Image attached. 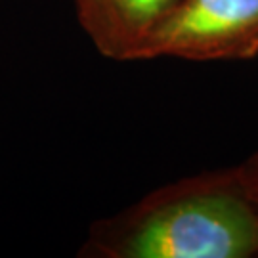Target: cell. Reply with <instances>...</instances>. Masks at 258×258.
<instances>
[{
    "label": "cell",
    "mask_w": 258,
    "mask_h": 258,
    "mask_svg": "<svg viewBox=\"0 0 258 258\" xmlns=\"http://www.w3.org/2000/svg\"><path fill=\"white\" fill-rule=\"evenodd\" d=\"M90 243L109 258L258 256V209L235 168L199 174L102 224Z\"/></svg>",
    "instance_id": "1"
},
{
    "label": "cell",
    "mask_w": 258,
    "mask_h": 258,
    "mask_svg": "<svg viewBox=\"0 0 258 258\" xmlns=\"http://www.w3.org/2000/svg\"><path fill=\"white\" fill-rule=\"evenodd\" d=\"M178 0H75L79 23L111 59H142L149 37Z\"/></svg>",
    "instance_id": "3"
},
{
    "label": "cell",
    "mask_w": 258,
    "mask_h": 258,
    "mask_svg": "<svg viewBox=\"0 0 258 258\" xmlns=\"http://www.w3.org/2000/svg\"><path fill=\"white\" fill-rule=\"evenodd\" d=\"M194 61L258 55V0H178L149 37L142 59Z\"/></svg>",
    "instance_id": "2"
},
{
    "label": "cell",
    "mask_w": 258,
    "mask_h": 258,
    "mask_svg": "<svg viewBox=\"0 0 258 258\" xmlns=\"http://www.w3.org/2000/svg\"><path fill=\"white\" fill-rule=\"evenodd\" d=\"M237 174H239L241 182L245 185L247 194L250 195L252 203L256 205L258 209V151L254 155H250L245 163H241L239 166H235Z\"/></svg>",
    "instance_id": "4"
}]
</instances>
